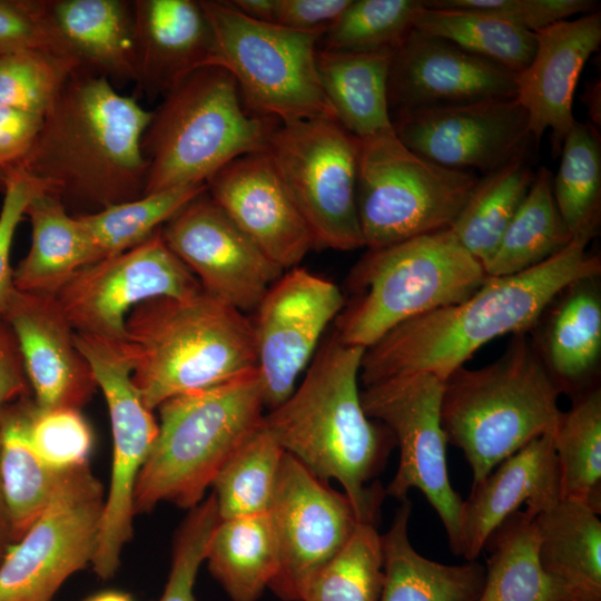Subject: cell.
<instances>
[{"label": "cell", "mask_w": 601, "mask_h": 601, "mask_svg": "<svg viewBox=\"0 0 601 601\" xmlns=\"http://www.w3.org/2000/svg\"><path fill=\"white\" fill-rule=\"evenodd\" d=\"M151 111L119 93L104 76L73 72L46 111L16 165L75 217L144 195L141 139Z\"/></svg>", "instance_id": "obj_1"}, {"label": "cell", "mask_w": 601, "mask_h": 601, "mask_svg": "<svg viewBox=\"0 0 601 601\" xmlns=\"http://www.w3.org/2000/svg\"><path fill=\"white\" fill-rule=\"evenodd\" d=\"M590 240L575 236L545 262L518 274L487 276L462 302L394 327L365 348L363 385L413 373L445 381L486 343L525 333L565 288L600 274V256L587 252Z\"/></svg>", "instance_id": "obj_2"}, {"label": "cell", "mask_w": 601, "mask_h": 601, "mask_svg": "<svg viewBox=\"0 0 601 601\" xmlns=\"http://www.w3.org/2000/svg\"><path fill=\"white\" fill-rule=\"evenodd\" d=\"M364 351L333 334L299 386L263 421L286 453L321 480L341 483L359 522L375 523L384 494L366 483L395 441L363 410L358 381Z\"/></svg>", "instance_id": "obj_3"}, {"label": "cell", "mask_w": 601, "mask_h": 601, "mask_svg": "<svg viewBox=\"0 0 601 601\" xmlns=\"http://www.w3.org/2000/svg\"><path fill=\"white\" fill-rule=\"evenodd\" d=\"M126 331L135 353L131 381L151 411L257 370L252 319L204 292L144 302L128 314Z\"/></svg>", "instance_id": "obj_4"}, {"label": "cell", "mask_w": 601, "mask_h": 601, "mask_svg": "<svg viewBox=\"0 0 601 601\" xmlns=\"http://www.w3.org/2000/svg\"><path fill=\"white\" fill-rule=\"evenodd\" d=\"M560 393L524 333L515 334L495 362L462 366L445 378L442 427L447 443L463 452L473 484L531 441L553 433L562 414Z\"/></svg>", "instance_id": "obj_5"}, {"label": "cell", "mask_w": 601, "mask_h": 601, "mask_svg": "<svg viewBox=\"0 0 601 601\" xmlns=\"http://www.w3.org/2000/svg\"><path fill=\"white\" fill-rule=\"evenodd\" d=\"M158 434L134 492V515L158 503L197 506L238 446L262 423L258 371L170 397L159 406Z\"/></svg>", "instance_id": "obj_6"}, {"label": "cell", "mask_w": 601, "mask_h": 601, "mask_svg": "<svg viewBox=\"0 0 601 601\" xmlns=\"http://www.w3.org/2000/svg\"><path fill=\"white\" fill-rule=\"evenodd\" d=\"M278 124L246 107L226 69L210 65L195 70L151 111L141 139L147 164L142 196L206 184L237 157L265 151Z\"/></svg>", "instance_id": "obj_7"}, {"label": "cell", "mask_w": 601, "mask_h": 601, "mask_svg": "<svg viewBox=\"0 0 601 601\" xmlns=\"http://www.w3.org/2000/svg\"><path fill=\"white\" fill-rule=\"evenodd\" d=\"M486 278L451 229L367 249L351 272L354 296L336 317L334 335L367 348L406 321L462 302Z\"/></svg>", "instance_id": "obj_8"}, {"label": "cell", "mask_w": 601, "mask_h": 601, "mask_svg": "<svg viewBox=\"0 0 601 601\" xmlns=\"http://www.w3.org/2000/svg\"><path fill=\"white\" fill-rule=\"evenodd\" d=\"M199 2L214 36L211 65L235 78L252 112L278 122L336 119L317 70L322 35L252 19L227 1Z\"/></svg>", "instance_id": "obj_9"}, {"label": "cell", "mask_w": 601, "mask_h": 601, "mask_svg": "<svg viewBox=\"0 0 601 601\" xmlns=\"http://www.w3.org/2000/svg\"><path fill=\"white\" fill-rule=\"evenodd\" d=\"M477 180L473 171L410 150L393 129L359 139L356 201L364 247L450 229Z\"/></svg>", "instance_id": "obj_10"}, {"label": "cell", "mask_w": 601, "mask_h": 601, "mask_svg": "<svg viewBox=\"0 0 601 601\" xmlns=\"http://www.w3.org/2000/svg\"><path fill=\"white\" fill-rule=\"evenodd\" d=\"M314 237L315 247H364L357 214L359 138L336 119L279 122L265 150Z\"/></svg>", "instance_id": "obj_11"}, {"label": "cell", "mask_w": 601, "mask_h": 601, "mask_svg": "<svg viewBox=\"0 0 601 601\" xmlns=\"http://www.w3.org/2000/svg\"><path fill=\"white\" fill-rule=\"evenodd\" d=\"M443 386L444 381L430 373L400 375L364 386L361 401L365 414L381 422L400 449L398 466L386 494L404 501L412 489L420 490L457 554L463 500L449 477V443L441 421Z\"/></svg>", "instance_id": "obj_12"}, {"label": "cell", "mask_w": 601, "mask_h": 601, "mask_svg": "<svg viewBox=\"0 0 601 601\" xmlns=\"http://www.w3.org/2000/svg\"><path fill=\"white\" fill-rule=\"evenodd\" d=\"M101 388L112 431V467L97 548L91 564L102 580L115 575L120 554L132 535L134 492L158 434V423L131 381L135 353L129 341L75 334Z\"/></svg>", "instance_id": "obj_13"}, {"label": "cell", "mask_w": 601, "mask_h": 601, "mask_svg": "<svg viewBox=\"0 0 601 601\" xmlns=\"http://www.w3.org/2000/svg\"><path fill=\"white\" fill-rule=\"evenodd\" d=\"M105 500L88 463L63 471L43 512L0 564V601H51L91 563Z\"/></svg>", "instance_id": "obj_14"}, {"label": "cell", "mask_w": 601, "mask_h": 601, "mask_svg": "<svg viewBox=\"0 0 601 601\" xmlns=\"http://www.w3.org/2000/svg\"><path fill=\"white\" fill-rule=\"evenodd\" d=\"M201 292L159 228L138 246L82 267L55 297L77 333L127 342L126 319L134 307L157 297L188 298Z\"/></svg>", "instance_id": "obj_15"}, {"label": "cell", "mask_w": 601, "mask_h": 601, "mask_svg": "<svg viewBox=\"0 0 601 601\" xmlns=\"http://www.w3.org/2000/svg\"><path fill=\"white\" fill-rule=\"evenodd\" d=\"M269 515L279 565L268 588L283 601H303L314 574L346 544L359 521L344 493L286 452Z\"/></svg>", "instance_id": "obj_16"}, {"label": "cell", "mask_w": 601, "mask_h": 601, "mask_svg": "<svg viewBox=\"0 0 601 601\" xmlns=\"http://www.w3.org/2000/svg\"><path fill=\"white\" fill-rule=\"evenodd\" d=\"M333 282L293 267L269 287L253 322L264 405H280L312 362L326 327L345 306Z\"/></svg>", "instance_id": "obj_17"}, {"label": "cell", "mask_w": 601, "mask_h": 601, "mask_svg": "<svg viewBox=\"0 0 601 601\" xmlns=\"http://www.w3.org/2000/svg\"><path fill=\"white\" fill-rule=\"evenodd\" d=\"M160 233L204 293L244 314L256 309L285 272L228 217L207 188L175 214Z\"/></svg>", "instance_id": "obj_18"}, {"label": "cell", "mask_w": 601, "mask_h": 601, "mask_svg": "<svg viewBox=\"0 0 601 601\" xmlns=\"http://www.w3.org/2000/svg\"><path fill=\"white\" fill-rule=\"evenodd\" d=\"M516 76L446 39L414 28L391 60V119L426 109L515 99Z\"/></svg>", "instance_id": "obj_19"}, {"label": "cell", "mask_w": 601, "mask_h": 601, "mask_svg": "<svg viewBox=\"0 0 601 601\" xmlns=\"http://www.w3.org/2000/svg\"><path fill=\"white\" fill-rule=\"evenodd\" d=\"M392 126L415 154L483 176L509 162L531 140L528 115L516 99L420 110L394 118Z\"/></svg>", "instance_id": "obj_20"}, {"label": "cell", "mask_w": 601, "mask_h": 601, "mask_svg": "<svg viewBox=\"0 0 601 601\" xmlns=\"http://www.w3.org/2000/svg\"><path fill=\"white\" fill-rule=\"evenodd\" d=\"M206 186L228 217L284 270L315 248L309 227L266 151L237 157Z\"/></svg>", "instance_id": "obj_21"}, {"label": "cell", "mask_w": 601, "mask_h": 601, "mask_svg": "<svg viewBox=\"0 0 601 601\" xmlns=\"http://www.w3.org/2000/svg\"><path fill=\"white\" fill-rule=\"evenodd\" d=\"M2 316L17 335L36 406H83L98 385L56 297L16 289Z\"/></svg>", "instance_id": "obj_22"}, {"label": "cell", "mask_w": 601, "mask_h": 601, "mask_svg": "<svg viewBox=\"0 0 601 601\" xmlns=\"http://www.w3.org/2000/svg\"><path fill=\"white\" fill-rule=\"evenodd\" d=\"M535 51L516 76L515 99L528 115L531 139L551 132L559 155L564 137L577 121L573 96L581 71L601 43V13L593 11L535 32Z\"/></svg>", "instance_id": "obj_23"}, {"label": "cell", "mask_w": 601, "mask_h": 601, "mask_svg": "<svg viewBox=\"0 0 601 601\" xmlns=\"http://www.w3.org/2000/svg\"><path fill=\"white\" fill-rule=\"evenodd\" d=\"M561 500L552 433L544 434L500 462L472 484L463 500L457 555L475 561L492 532L525 504L538 514Z\"/></svg>", "instance_id": "obj_24"}, {"label": "cell", "mask_w": 601, "mask_h": 601, "mask_svg": "<svg viewBox=\"0 0 601 601\" xmlns=\"http://www.w3.org/2000/svg\"><path fill=\"white\" fill-rule=\"evenodd\" d=\"M136 83L164 97L195 70L210 66L214 36L199 1L135 0Z\"/></svg>", "instance_id": "obj_25"}, {"label": "cell", "mask_w": 601, "mask_h": 601, "mask_svg": "<svg viewBox=\"0 0 601 601\" xmlns=\"http://www.w3.org/2000/svg\"><path fill=\"white\" fill-rule=\"evenodd\" d=\"M39 17L59 56L78 71L137 81L131 1L38 0Z\"/></svg>", "instance_id": "obj_26"}, {"label": "cell", "mask_w": 601, "mask_h": 601, "mask_svg": "<svg viewBox=\"0 0 601 601\" xmlns=\"http://www.w3.org/2000/svg\"><path fill=\"white\" fill-rule=\"evenodd\" d=\"M24 216L31 224V246L13 269L14 288L53 295L82 267L99 260L78 217L55 195L38 189Z\"/></svg>", "instance_id": "obj_27"}, {"label": "cell", "mask_w": 601, "mask_h": 601, "mask_svg": "<svg viewBox=\"0 0 601 601\" xmlns=\"http://www.w3.org/2000/svg\"><path fill=\"white\" fill-rule=\"evenodd\" d=\"M412 503L401 501L391 528L381 534L384 585L380 601H476L485 568L475 561L443 564L420 554L408 536Z\"/></svg>", "instance_id": "obj_28"}, {"label": "cell", "mask_w": 601, "mask_h": 601, "mask_svg": "<svg viewBox=\"0 0 601 601\" xmlns=\"http://www.w3.org/2000/svg\"><path fill=\"white\" fill-rule=\"evenodd\" d=\"M393 53L317 51L321 85L336 119L359 139L393 129L387 102Z\"/></svg>", "instance_id": "obj_29"}, {"label": "cell", "mask_w": 601, "mask_h": 601, "mask_svg": "<svg viewBox=\"0 0 601 601\" xmlns=\"http://www.w3.org/2000/svg\"><path fill=\"white\" fill-rule=\"evenodd\" d=\"M535 515L519 510L492 532L484 545L490 555L476 601H573L580 597L542 568Z\"/></svg>", "instance_id": "obj_30"}, {"label": "cell", "mask_w": 601, "mask_h": 601, "mask_svg": "<svg viewBox=\"0 0 601 601\" xmlns=\"http://www.w3.org/2000/svg\"><path fill=\"white\" fill-rule=\"evenodd\" d=\"M32 403L23 397L0 411V482L13 543L43 512L63 473L48 466L31 443Z\"/></svg>", "instance_id": "obj_31"}, {"label": "cell", "mask_w": 601, "mask_h": 601, "mask_svg": "<svg viewBox=\"0 0 601 601\" xmlns=\"http://www.w3.org/2000/svg\"><path fill=\"white\" fill-rule=\"evenodd\" d=\"M583 503L561 499L535 515L542 568L580 597L601 600V521Z\"/></svg>", "instance_id": "obj_32"}, {"label": "cell", "mask_w": 601, "mask_h": 601, "mask_svg": "<svg viewBox=\"0 0 601 601\" xmlns=\"http://www.w3.org/2000/svg\"><path fill=\"white\" fill-rule=\"evenodd\" d=\"M545 331L541 355L560 392H585L601 354V298L595 278L562 293Z\"/></svg>", "instance_id": "obj_33"}, {"label": "cell", "mask_w": 601, "mask_h": 601, "mask_svg": "<svg viewBox=\"0 0 601 601\" xmlns=\"http://www.w3.org/2000/svg\"><path fill=\"white\" fill-rule=\"evenodd\" d=\"M205 560L231 601H257L279 565L269 512L219 520Z\"/></svg>", "instance_id": "obj_34"}, {"label": "cell", "mask_w": 601, "mask_h": 601, "mask_svg": "<svg viewBox=\"0 0 601 601\" xmlns=\"http://www.w3.org/2000/svg\"><path fill=\"white\" fill-rule=\"evenodd\" d=\"M552 174L535 171L528 195L506 227L494 254L484 265L489 277L530 269L561 252L573 236L555 205Z\"/></svg>", "instance_id": "obj_35"}, {"label": "cell", "mask_w": 601, "mask_h": 601, "mask_svg": "<svg viewBox=\"0 0 601 601\" xmlns=\"http://www.w3.org/2000/svg\"><path fill=\"white\" fill-rule=\"evenodd\" d=\"M534 176L526 147L502 167L479 178L450 228L483 268L528 195Z\"/></svg>", "instance_id": "obj_36"}, {"label": "cell", "mask_w": 601, "mask_h": 601, "mask_svg": "<svg viewBox=\"0 0 601 601\" xmlns=\"http://www.w3.org/2000/svg\"><path fill=\"white\" fill-rule=\"evenodd\" d=\"M561 499L580 502L601 513V390L573 398L552 433Z\"/></svg>", "instance_id": "obj_37"}, {"label": "cell", "mask_w": 601, "mask_h": 601, "mask_svg": "<svg viewBox=\"0 0 601 601\" xmlns=\"http://www.w3.org/2000/svg\"><path fill=\"white\" fill-rule=\"evenodd\" d=\"M284 455L262 421L213 481L219 520L269 512Z\"/></svg>", "instance_id": "obj_38"}, {"label": "cell", "mask_w": 601, "mask_h": 601, "mask_svg": "<svg viewBox=\"0 0 601 601\" xmlns=\"http://www.w3.org/2000/svg\"><path fill=\"white\" fill-rule=\"evenodd\" d=\"M552 177L558 210L573 237L597 235L601 217V139L592 124L575 121L563 139Z\"/></svg>", "instance_id": "obj_39"}, {"label": "cell", "mask_w": 601, "mask_h": 601, "mask_svg": "<svg viewBox=\"0 0 601 601\" xmlns=\"http://www.w3.org/2000/svg\"><path fill=\"white\" fill-rule=\"evenodd\" d=\"M414 28L446 39L462 49L515 73L524 70L535 51V33L469 10L427 8Z\"/></svg>", "instance_id": "obj_40"}, {"label": "cell", "mask_w": 601, "mask_h": 601, "mask_svg": "<svg viewBox=\"0 0 601 601\" xmlns=\"http://www.w3.org/2000/svg\"><path fill=\"white\" fill-rule=\"evenodd\" d=\"M206 184L179 186L79 216L99 260L129 250L151 237Z\"/></svg>", "instance_id": "obj_41"}, {"label": "cell", "mask_w": 601, "mask_h": 601, "mask_svg": "<svg viewBox=\"0 0 601 601\" xmlns=\"http://www.w3.org/2000/svg\"><path fill=\"white\" fill-rule=\"evenodd\" d=\"M381 534L358 522L346 544L312 578L303 601H380L384 585Z\"/></svg>", "instance_id": "obj_42"}, {"label": "cell", "mask_w": 601, "mask_h": 601, "mask_svg": "<svg viewBox=\"0 0 601 601\" xmlns=\"http://www.w3.org/2000/svg\"><path fill=\"white\" fill-rule=\"evenodd\" d=\"M422 0H351L321 38L322 50L395 51L414 29Z\"/></svg>", "instance_id": "obj_43"}, {"label": "cell", "mask_w": 601, "mask_h": 601, "mask_svg": "<svg viewBox=\"0 0 601 601\" xmlns=\"http://www.w3.org/2000/svg\"><path fill=\"white\" fill-rule=\"evenodd\" d=\"M76 71L69 60L43 50L0 55V107L43 116Z\"/></svg>", "instance_id": "obj_44"}, {"label": "cell", "mask_w": 601, "mask_h": 601, "mask_svg": "<svg viewBox=\"0 0 601 601\" xmlns=\"http://www.w3.org/2000/svg\"><path fill=\"white\" fill-rule=\"evenodd\" d=\"M28 428L35 450L51 469L65 471L87 464L92 432L79 410H39L33 402Z\"/></svg>", "instance_id": "obj_45"}, {"label": "cell", "mask_w": 601, "mask_h": 601, "mask_svg": "<svg viewBox=\"0 0 601 601\" xmlns=\"http://www.w3.org/2000/svg\"><path fill=\"white\" fill-rule=\"evenodd\" d=\"M218 521L213 494L191 509L176 535L168 580L157 601H196V577Z\"/></svg>", "instance_id": "obj_46"}, {"label": "cell", "mask_w": 601, "mask_h": 601, "mask_svg": "<svg viewBox=\"0 0 601 601\" xmlns=\"http://www.w3.org/2000/svg\"><path fill=\"white\" fill-rule=\"evenodd\" d=\"M427 8L480 12L530 32L597 11L592 0H426Z\"/></svg>", "instance_id": "obj_47"}, {"label": "cell", "mask_w": 601, "mask_h": 601, "mask_svg": "<svg viewBox=\"0 0 601 601\" xmlns=\"http://www.w3.org/2000/svg\"><path fill=\"white\" fill-rule=\"evenodd\" d=\"M38 186L18 167L11 166L3 188L0 210V315L6 312L14 293L10 249L17 226Z\"/></svg>", "instance_id": "obj_48"}, {"label": "cell", "mask_w": 601, "mask_h": 601, "mask_svg": "<svg viewBox=\"0 0 601 601\" xmlns=\"http://www.w3.org/2000/svg\"><path fill=\"white\" fill-rule=\"evenodd\" d=\"M24 50L59 56L33 0H0V55Z\"/></svg>", "instance_id": "obj_49"}, {"label": "cell", "mask_w": 601, "mask_h": 601, "mask_svg": "<svg viewBox=\"0 0 601 601\" xmlns=\"http://www.w3.org/2000/svg\"><path fill=\"white\" fill-rule=\"evenodd\" d=\"M351 0H276L275 23L324 36Z\"/></svg>", "instance_id": "obj_50"}, {"label": "cell", "mask_w": 601, "mask_h": 601, "mask_svg": "<svg viewBox=\"0 0 601 601\" xmlns=\"http://www.w3.org/2000/svg\"><path fill=\"white\" fill-rule=\"evenodd\" d=\"M30 382L17 335L0 315V410L27 397Z\"/></svg>", "instance_id": "obj_51"}, {"label": "cell", "mask_w": 601, "mask_h": 601, "mask_svg": "<svg viewBox=\"0 0 601 601\" xmlns=\"http://www.w3.org/2000/svg\"><path fill=\"white\" fill-rule=\"evenodd\" d=\"M43 116L0 107V164L13 166L33 144Z\"/></svg>", "instance_id": "obj_52"}, {"label": "cell", "mask_w": 601, "mask_h": 601, "mask_svg": "<svg viewBox=\"0 0 601 601\" xmlns=\"http://www.w3.org/2000/svg\"><path fill=\"white\" fill-rule=\"evenodd\" d=\"M227 2L252 19L275 23L276 0H229Z\"/></svg>", "instance_id": "obj_53"}, {"label": "cell", "mask_w": 601, "mask_h": 601, "mask_svg": "<svg viewBox=\"0 0 601 601\" xmlns=\"http://www.w3.org/2000/svg\"><path fill=\"white\" fill-rule=\"evenodd\" d=\"M12 543L10 522L0 482V564Z\"/></svg>", "instance_id": "obj_54"}, {"label": "cell", "mask_w": 601, "mask_h": 601, "mask_svg": "<svg viewBox=\"0 0 601 601\" xmlns=\"http://www.w3.org/2000/svg\"><path fill=\"white\" fill-rule=\"evenodd\" d=\"M583 101L585 106L588 107V110L590 112V117L593 119L594 127L595 125H600V81L595 80L593 82L588 83L585 87V90L583 92Z\"/></svg>", "instance_id": "obj_55"}, {"label": "cell", "mask_w": 601, "mask_h": 601, "mask_svg": "<svg viewBox=\"0 0 601 601\" xmlns=\"http://www.w3.org/2000/svg\"><path fill=\"white\" fill-rule=\"evenodd\" d=\"M83 601H134L132 598L121 591H104L87 598Z\"/></svg>", "instance_id": "obj_56"}, {"label": "cell", "mask_w": 601, "mask_h": 601, "mask_svg": "<svg viewBox=\"0 0 601 601\" xmlns=\"http://www.w3.org/2000/svg\"><path fill=\"white\" fill-rule=\"evenodd\" d=\"M10 167L11 166L0 164V190H3L4 188Z\"/></svg>", "instance_id": "obj_57"}, {"label": "cell", "mask_w": 601, "mask_h": 601, "mask_svg": "<svg viewBox=\"0 0 601 601\" xmlns=\"http://www.w3.org/2000/svg\"><path fill=\"white\" fill-rule=\"evenodd\" d=\"M573 601H601V600L589 598V597H578Z\"/></svg>", "instance_id": "obj_58"}]
</instances>
